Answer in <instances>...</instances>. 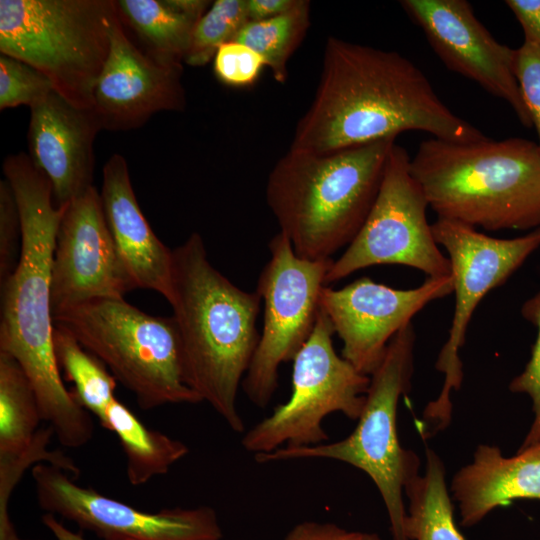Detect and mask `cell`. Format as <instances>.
Wrapping results in <instances>:
<instances>
[{"label":"cell","instance_id":"2e32d148","mask_svg":"<svg viewBox=\"0 0 540 540\" xmlns=\"http://www.w3.org/2000/svg\"><path fill=\"white\" fill-rule=\"evenodd\" d=\"M444 65L508 103L520 123L532 121L515 75L516 49L498 42L465 0H401Z\"/></svg>","mask_w":540,"mask_h":540},{"label":"cell","instance_id":"5bb4252c","mask_svg":"<svg viewBox=\"0 0 540 540\" xmlns=\"http://www.w3.org/2000/svg\"><path fill=\"white\" fill-rule=\"evenodd\" d=\"M133 289L92 186L63 206L51 268L52 314L95 299L124 298Z\"/></svg>","mask_w":540,"mask_h":540},{"label":"cell","instance_id":"4316f807","mask_svg":"<svg viewBox=\"0 0 540 540\" xmlns=\"http://www.w3.org/2000/svg\"><path fill=\"white\" fill-rule=\"evenodd\" d=\"M52 436L54 432L50 426L40 428L25 451L15 455H0V540H25L14 529L8 505L14 488L30 466L45 462L72 477L80 473L73 459L62 451L48 449Z\"/></svg>","mask_w":540,"mask_h":540},{"label":"cell","instance_id":"30bf717a","mask_svg":"<svg viewBox=\"0 0 540 540\" xmlns=\"http://www.w3.org/2000/svg\"><path fill=\"white\" fill-rule=\"evenodd\" d=\"M268 248L270 258L256 288L264 303L263 330L241 386L259 408L270 403L278 387L280 365L293 360L311 335L333 263L332 258H300L281 232L271 238Z\"/></svg>","mask_w":540,"mask_h":540},{"label":"cell","instance_id":"83f0119b","mask_svg":"<svg viewBox=\"0 0 540 540\" xmlns=\"http://www.w3.org/2000/svg\"><path fill=\"white\" fill-rule=\"evenodd\" d=\"M249 21L246 0H216L195 25L184 63L204 66Z\"/></svg>","mask_w":540,"mask_h":540},{"label":"cell","instance_id":"f546056e","mask_svg":"<svg viewBox=\"0 0 540 540\" xmlns=\"http://www.w3.org/2000/svg\"><path fill=\"white\" fill-rule=\"evenodd\" d=\"M521 314L537 328V338L525 369L509 385L514 393L527 394L532 400L534 420L518 451L540 443V291L524 302Z\"/></svg>","mask_w":540,"mask_h":540},{"label":"cell","instance_id":"484cf974","mask_svg":"<svg viewBox=\"0 0 540 540\" xmlns=\"http://www.w3.org/2000/svg\"><path fill=\"white\" fill-rule=\"evenodd\" d=\"M53 339L59 368L73 384V395L100 423L117 399V380L97 357L64 330L54 326Z\"/></svg>","mask_w":540,"mask_h":540},{"label":"cell","instance_id":"8992f818","mask_svg":"<svg viewBox=\"0 0 540 540\" xmlns=\"http://www.w3.org/2000/svg\"><path fill=\"white\" fill-rule=\"evenodd\" d=\"M125 386L143 410L199 403L188 385L173 316L150 315L124 298L95 299L53 316Z\"/></svg>","mask_w":540,"mask_h":540},{"label":"cell","instance_id":"7c38bea8","mask_svg":"<svg viewBox=\"0 0 540 540\" xmlns=\"http://www.w3.org/2000/svg\"><path fill=\"white\" fill-rule=\"evenodd\" d=\"M434 238L448 254L455 295L454 313L447 340L436 368L445 376L435 405L452 408L451 391L463 380L459 350L464 345L469 322L481 300L506 280L540 247V227L511 239L488 236L464 223L437 218L431 224Z\"/></svg>","mask_w":540,"mask_h":540},{"label":"cell","instance_id":"836d02e7","mask_svg":"<svg viewBox=\"0 0 540 540\" xmlns=\"http://www.w3.org/2000/svg\"><path fill=\"white\" fill-rule=\"evenodd\" d=\"M283 540H380L375 533L349 531L334 523L304 521L295 525Z\"/></svg>","mask_w":540,"mask_h":540},{"label":"cell","instance_id":"d590c367","mask_svg":"<svg viewBox=\"0 0 540 540\" xmlns=\"http://www.w3.org/2000/svg\"><path fill=\"white\" fill-rule=\"evenodd\" d=\"M297 3L298 0H246L249 21L265 20L284 14Z\"/></svg>","mask_w":540,"mask_h":540},{"label":"cell","instance_id":"603a6c76","mask_svg":"<svg viewBox=\"0 0 540 540\" xmlns=\"http://www.w3.org/2000/svg\"><path fill=\"white\" fill-rule=\"evenodd\" d=\"M409 500L405 518L408 540H465L456 527L440 457L426 450V470L404 489Z\"/></svg>","mask_w":540,"mask_h":540},{"label":"cell","instance_id":"52a82bcc","mask_svg":"<svg viewBox=\"0 0 540 540\" xmlns=\"http://www.w3.org/2000/svg\"><path fill=\"white\" fill-rule=\"evenodd\" d=\"M415 331L412 323L389 342L383 359L370 375L365 404L353 432L346 438L306 447H282L255 455L259 463L296 459H332L365 472L379 490L387 509L393 540L405 534V486L419 475L420 461L401 446L397 433L400 397L410 389L414 363Z\"/></svg>","mask_w":540,"mask_h":540},{"label":"cell","instance_id":"ac0fdd59","mask_svg":"<svg viewBox=\"0 0 540 540\" xmlns=\"http://www.w3.org/2000/svg\"><path fill=\"white\" fill-rule=\"evenodd\" d=\"M100 130L93 109L78 108L55 91L30 108L28 155L49 180L56 206L93 186L94 141Z\"/></svg>","mask_w":540,"mask_h":540},{"label":"cell","instance_id":"ba28073f","mask_svg":"<svg viewBox=\"0 0 540 540\" xmlns=\"http://www.w3.org/2000/svg\"><path fill=\"white\" fill-rule=\"evenodd\" d=\"M114 8V0H1L0 52L43 73L72 105L93 109Z\"/></svg>","mask_w":540,"mask_h":540},{"label":"cell","instance_id":"277c9868","mask_svg":"<svg viewBox=\"0 0 540 540\" xmlns=\"http://www.w3.org/2000/svg\"><path fill=\"white\" fill-rule=\"evenodd\" d=\"M396 138L329 154L289 148L271 169L266 202L297 256L331 259L349 245L376 199Z\"/></svg>","mask_w":540,"mask_h":540},{"label":"cell","instance_id":"f1b7e54d","mask_svg":"<svg viewBox=\"0 0 540 540\" xmlns=\"http://www.w3.org/2000/svg\"><path fill=\"white\" fill-rule=\"evenodd\" d=\"M54 90L43 73L16 58L0 56V109L41 103Z\"/></svg>","mask_w":540,"mask_h":540},{"label":"cell","instance_id":"8d00e7d4","mask_svg":"<svg viewBox=\"0 0 540 540\" xmlns=\"http://www.w3.org/2000/svg\"><path fill=\"white\" fill-rule=\"evenodd\" d=\"M42 523L54 535L56 540H87L81 533L68 529L54 514L45 513L42 516Z\"/></svg>","mask_w":540,"mask_h":540},{"label":"cell","instance_id":"4fadbf2b","mask_svg":"<svg viewBox=\"0 0 540 540\" xmlns=\"http://www.w3.org/2000/svg\"><path fill=\"white\" fill-rule=\"evenodd\" d=\"M39 506L103 540H221L222 528L211 507L142 511L92 488L67 472L41 462L32 467Z\"/></svg>","mask_w":540,"mask_h":540},{"label":"cell","instance_id":"9a60e30c","mask_svg":"<svg viewBox=\"0 0 540 540\" xmlns=\"http://www.w3.org/2000/svg\"><path fill=\"white\" fill-rule=\"evenodd\" d=\"M452 293V276L427 278L412 289L362 277L341 289L325 286L320 304L343 342L342 357L370 376L391 339L426 305Z\"/></svg>","mask_w":540,"mask_h":540},{"label":"cell","instance_id":"7a4b0ae2","mask_svg":"<svg viewBox=\"0 0 540 540\" xmlns=\"http://www.w3.org/2000/svg\"><path fill=\"white\" fill-rule=\"evenodd\" d=\"M3 173L17 201L22 245L15 270L0 283V351L26 374L58 441L80 448L92 439L94 424L63 383L53 339L51 268L63 206H56L49 180L28 154L7 156Z\"/></svg>","mask_w":540,"mask_h":540},{"label":"cell","instance_id":"ffe728a7","mask_svg":"<svg viewBox=\"0 0 540 540\" xmlns=\"http://www.w3.org/2000/svg\"><path fill=\"white\" fill-rule=\"evenodd\" d=\"M451 492L464 527L515 499L540 500V443L511 457L497 446L479 445L472 462L454 475Z\"/></svg>","mask_w":540,"mask_h":540},{"label":"cell","instance_id":"8fae6325","mask_svg":"<svg viewBox=\"0 0 540 540\" xmlns=\"http://www.w3.org/2000/svg\"><path fill=\"white\" fill-rule=\"evenodd\" d=\"M407 150L394 144L371 210L358 234L333 263L326 285L374 265L397 264L428 278L451 276L427 220V199L410 171Z\"/></svg>","mask_w":540,"mask_h":540},{"label":"cell","instance_id":"3957f363","mask_svg":"<svg viewBox=\"0 0 540 540\" xmlns=\"http://www.w3.org/2000/svg\"><path fill=\"white\" fill-rule=\"evenodd\" d=\"M172 253L169 304L188 385L234 432L241 433L244 423L237 396L260 340L261 297L256 290L237 287L210 263L197 232Z\"/></svg>","mask_w":540,"mask_h":540},{"label":"cell","instance_id":"e0dca14e","mask_svg":"<svg viewBox=\"0 0 540 540\" xmlns=\"http://www.w3.org/2000/svg\"><path fill=\"white\" fill-rule=\"evenodd\" d=\"M109 33V53L93 93V110L102 129L129 131L158 112L184 110L183 67L163 64L133 42L116 7Z\"/></svg>","mask_w":540,"mask_h":540},{"label":"cell","instance_id":"d4e9b609","mask_svg":"<svg viewBox=\"0 0 540 540\" xmlns=\"http://www.w3.org/2000/svg\"><path fill=\"white\" fill-rule=\"evenodd\" d=\"M311 24V4L298 3L288 12L259 21H248L234 41L245 44L259 53L273 78L285 83L288 61L301 45Z\"/></svg>","mask_w":540,"mask_h":540},{"label":"cell","instance_id":"d6986e66","mask_svg":"<svg viewBox=\"0 0 540 540\" xmlns=\"http://www.w3.org/2000/svg\"><path fill=\"white\" fill-rule=\"evenodd\" d=\"M102 207L119 258L135 289H149L168 302L173 253L153 232L137 202L126 159L113 154L103 167Z\"/></svg>","mask_w":540,"mask_h":540},{"label":"cell","instance_id":"1f68e13d","mask_svg":"<svg viewBox=\"0 0 540 540\" xmlns=\"http://www.w3.org/2000/svg\"><path fill=\"white\" fill-rule=\"evenodd\" d=\"M22 245L19 209L9 182L0 181V283L15 270Z\"/></svg>","mask_w":540,"mask_h":540},{"label":"cell","instance_id":"44dd1931","mask_svg":"<svg viewBox=\"0 0 540 540\" xmlns=\"http://www.w3.org/2000/svg\"><path fill=\"white\" fill-rule=\"evenodd\" d=\"M100 424L118 438L126 458L127 478L134 486L166 474L189 453L182 441L146 427L118 398Z\"/></svg>","mask_w":540,"mask_h":540},{"label":"cell","instance_id":"7402d4cb","mask_svg":"<svg viewBox=\"0 0 540 540\" xmlns=\"http://www.w3.org/2000/svg\"><path fill=\"white\" fill-rule=\"evenodd\" d=\"M117 14L157 61L182 67L198 20L177 10L170 0H117Z\"/></svg>","mask_w":540,"mask_h":540},{"label":"cell","instance_id":"9c48e42d","mask_svg":"<svg viewBox=\"0 0 540 540\" xmlns=\"http://www.w3.org/2000/svg\"><path fill=\"white\" fill-rule=\"evenodd\" d=\"M334 333L321 308L311 335L293 359L291 396L244 434L241 443L247 452L255 456L282 447L319 445L328 440L322 427L327 415L360 417L370 376L336 353Z\"/></svg>","mask_w":540,"mask_h":540},{"label":"cell","instance_id":"d6a6232c","mask_svg":"<svg viewBox=\"0 0 540 540\" xmlns=\"http://www.w3.org/2000/svg\"><path fill=\"white\" fill-rule=\"evenodd\" d=\"M515 75L540 148V48L523 43L516 49Z\"/></svg>","mask_w":540,"mask_h":540},{"label":"cell","instance_id":"6da1fadb","mask_svg":"<svg viewBox=\"0 0 540 540\" xmlns=\"http://www.w3.org/2000/svg\"><path fill=\"white\" fill-rule=\"evenodd\" d=\"M407 131L452 142L487 138L454 114L405 56L328 37L315 95L290 148L329 154Z\"/></svg>","mask_w":540,"mask_h":540},{"label":"cell","instance_id":"5b68a950","mask_svg":"<svg viewBox=\"0 0 540 540\" xmlns=\"http://www.w3.org/2000/svg\"><path fill=\"white\" fill-rule=\"evenodd\" d=\"M410 171L439 218L488 231L540 227V148L531 140L432 137Z\"/></svg>","mask_w":540,"mask_h":540},{"label":"cell","instance_id":"4dcf8cb0","mask_svg":"<svg viewBox=\"0 0 540 540\" xmlns=\"http://www.w3.org/2000/svg\"><path fill=\"white\" fill-rule=\"evenodd\" d=\"M265 66L259 53L237 41L222 45L213 58L214 73L218 80L234 87L254 84Z\"/></svg>","mask_w":540,"mask_h":540},{"label":"cell","instance_id":"e575fe53","mask_svg":"<svg viewBox=\"0 0 540 540\" xmlns=\"http://www.w3.org/2000/svg\"><path fill=\"white\" fill-rule=\"evenodd\" d=\"M524 33V43L540 48V0H506Z\"/></svg>","mask_w":540,"mask_h":540},{"label":"cell","instance_id":"cb8c5ba5","mask_svg":"<svg viewBox=\"0 0 540 540\" xmlns=\"http://www.w3.org/2000/svg\"><path fill=\"white\" fill-rule=\"evenodd\" d=\"M41 420L29 379L12 356L0 351V455L25 451Z\"/></svg>","mask_w":540,"mask_h":540}]
</instances>
